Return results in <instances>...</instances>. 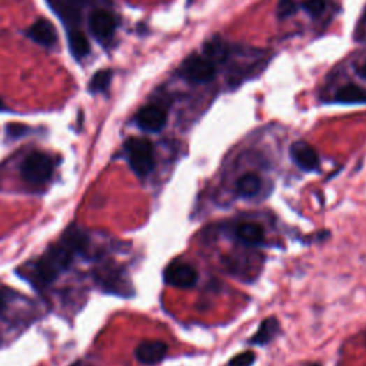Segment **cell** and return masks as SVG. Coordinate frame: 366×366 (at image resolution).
<instances>
[{"label":"cell","instance_id":"obj_1","mask_svg":"<svg viewBox=\"0 0 366 366\" xmlns=\"http://www.w3.org/2000/svg\"><path fill=\"white\" fill-rule=\"evenodd\" d=\"M89 239L76 226H71L56 245L50 247L43 256L24 270V277L35 286L45 288L59 278L72 265L75 255L87 249Z\"/></svg>","mask_w":366,"mask_h":366},{"label":"cell","instance_id":"obj_2","mask_svg":"<svg viewBox=\"0 0 366 366\" xmlns=\"http://www.w3.org/2000/svg\"><path fill=\"white\" fill-rule=\"evenodd\" d=\"M128 162L138 177H146L155 169V149L149 139L131 138L125 142Z\"/></svg>","mask_w":366,"mask_h":366},{"label":"cell","instance_id":"obj_3","mask_svg":"<svg viewBox=\"0 0 366 366\" xmlns=\"http://www.w3.org/2000/svg\"><path fill=\"white\" fill-rule=\"evenodd\" d=\"M218 66L207 59L205 54H192L183 60L177 73L182 79L189 83L200 85L213 80L217 76Z\"/></svg>","mask_w":366,"mask_h":366},{"label":"cell","instance_id":"obj_4","mask_svg":"<svg viewBox=\"0 0 366 366\" xmlns=\"http://www.w3.org/2000/svg\"><path fill=\"white\" fill-rule=\"evenodd\" d=\"M22 177L32 183V185H42L47 182L54 170V162L50 156L42 152H34L22 163Z\"/></svg>","mask_w":366,"mask_h":366},{"label":"cell","instance_id":"obj_5","mask_svg":"<svg viewBox=\"0 0 366 366\" xmlns=\"http://www.w3.org/2000/svg\"><path fill=\"white\" fill-rule=\"evenodd\" d=\"M165 282L179 289H189L198 282V272L189 263L173 262L165 270Z\"/></svg>","mask_w":366,"mask_h":366},{"label":"cell","instance_id":"obj_6","mask_svg":"<svg viewBox=\"0 0 366 366\" xmlns=\"http://www.w3.org/2000/svg\"><path fill=\"white\" fill-rule=\"evenodd\" d=\"M135 122L142 131L156 133L165 128L168 122V113L159 105H146L136 113Z\"/></svg>","mask_w":366,"mask_h":366},{"label":"cell","instance_id":"obj_7","mask_svg":"<svg viewBox=\"0 0 366 366\" xmlns=\"http://www.w3.org/2000/svg\"><path fill=\"white\" fill-rule=\"evenodd\" d=\"M117 27L116 16L108 9H96L89 16V29L99 42L109 41Z\"/></svg>","mask_w":366,"mask_h":366},{"label":"cell","instance_id":"obj_8","mask_svg":"<svg viewBox=\"0 0 366 366\" xmlns=\"http://www.w3.org/2000/svg\"><path fill=\"white\" fill-rule=\"evenodd\" d=\"M49 3L65 24H71V29H76L75 26L80 20L82 9L90 5L92 0H49Z\"/></svg>","mask_w":366,"mask_h":366},{"label":"cell","instance_id":"obj_9","mask_svg":"<svg viewBox=\"0 0 366 366\" xmlns=\"http://www.w3.org/2000/svg\"><path fill=\"white\" fill-rule=\"evenodd\" d=\"M291 158L292 161L303 170H318L319 169V155L316 149L308 142L298 140L291 146Z\"/></svg>","mask_w":366,"mask_h":366},{"label":"cell","instance_id":"obj_10","mask_svg":"<svg viewBox=\"0 0 366 366\" xmlns=\"http://www.w3.org/2000/svg\"><path fill=\"white\" fill-rule=\"evenodd\" d=\"M26 36L43 47H53L57 43L56 27L47 19H38L32 26L27 27Z\"/></svg>","mask_w":366,"mask_h":366},{"label":"cell","instance_id":"obj_11","mask_svg":"<svg viewBox=\"0 0 366 366\" xmlns=\"http://www.w3.org/2000/svg\"><path fill=\"white\" fill-rule=\"evenodd\" d=\"M168 345L162 341H143L136 348V359L143 365H156L168 353Z\"/></svg>","mask_w":366,"mask_h":366},{"label":"cell","instance_id":"obj_12","mask_svg":"<svg viewBox=\"0 0 366 366\" xmlns=\"http://www.w3.org/2000/svg\"><path fill=\"white\" fill-rule=\"evenodd\" d=\"M203 54L210 59L213 64L217 66L226 64L228 60L230 59L232 54V47L229 43H226L224 39L221 38H215L212 39L210 42H207L203 47Z\"/></svg>","mask_w":366,"mask_h":366},{"label":"cell","instance_id":"obj_13","mask_svg":"<svg viewBox=\"0 0 366 366\" xmlns=\"http://www.w3.org/2000/svg\"><path fill=\"white\" fill-rule=\"evenodd\" d=\"M236 237L247 247H258L265 239V230L259 224L245 222L236 228Z\"/></svg>","mask_w":366,"mask_h":366},{"label":"cell","instance_id":"obj_14","mask_svg":"<svg viewBox=\"0 0 366 366\" xmlns=\"http://www.w3.org/2000/svg\"><path fill=\"white\" fill-rule=\"evenodd\" d=\"M333 101L337 103H344V105H356V103L366 105V89L355 83L344 85L342 87L338 89Z\"/></svg>","mask_w":366,"mask_h":366},{"label":"cell","instance_id":"obj_15","mask_svg":"<svg viewBox=\"0 0 366 366\" xmlns=\"http://www.w3.org/2000/svg\"><path fill=\"white\" fill-rule=\"evenodd\" d=\"M262 188V179L256 173H245L236 180V193L240 198H255Z\"/></svg>","mask_w":366,"mask_h":366},{"label":"cell","instance_id":"obj_16","mask_svg":"<svg viewBox=\"0 0 366 366\" xmlns=\"http://www.w3.org/2000/svg\"><path fill=\"white\" fill-rule=\"evenodd\" d=\"M68 43H69L71 53L76 60H82L90 53L89 39L79 29L68 30Z\"/></svg>","mask_w":366,"mask_h":366},{"label":"cell","instance_id":"obj_17","mask_svg":"<svg viewBox=\"0 0 366 366\" xmlns=\"http://www.w3.org/2000/svg\"><path fill=\"white\" fill-rule=\"evenodd\" d=\"M279 329H281V326H279V322H278L277 318L265 319L261 323L258 332L252 337L251 344H254V345H266V344H269L279 333Z\"/></svg>","mask_w":366,"mask_h":366},{"label":"cell","instance_id":"obj_18","mask_svg":"<svg viewBox=\"0 0 366 366\" xmlns=\"http://www.w3.org/2000/svg\"><path fill=\"white\" fill-rule=\"evenodd\" d=\"M112 78H113V72L110 69H103L96 72L94 76H92L87 86L90 94H103V92L109 89L112 83Z\"/></svg>","mask_w":366,"mask_h":366},{"label":"cell","instance_id":"obj_19","mask_svg":"<svg viewBox=\"0 0 366 366\" xmlns=\"http://www.w3.org/2000/svg\"><path fill=\"white\" fill-rule=\"evenodd\" d=\"M300 8L308 15L318 17L326 9V0H305V2L300 3Z\"/></svg>","mask_w":366,"mask_h":366},{"label":"cell","instance_id":"obj_20","mask_svg":"<svg viewBox=\"0 0 366 366\" xmlns=\"http://www.w3.org/2000/svg\"><path fill=\"white\" fill-rule=\"evenodd\" d=\"M299 9V5L296 0H279L278 3V16L279 19H288L293 16Z\"/></svg>","mask_w":366,"mask_h":366},{"label":"cell","instance_id":"obj_21","mask_svg":"<svg viewBox=\"0 0 366 366\" xmlns=\"http://www.w3.org/2000/svg\"><path fill=\"white\" fill-rule=\"evenodd\" d=\"M256 355L252 351H245L229 360L228 366H252L255 363Z\"/></svg>","mask_w":366,"mask_h":366},{"label":"cell","instance_id":"obj_22","mask_svg":"<svg viewBox=\"0 0 366 366\" xmlns=\"http://www.w3.org/2000/svg\"><path fill=\"white\" fill-rule=\"evenodd\" d=\"M6 302H8V299H6V293H5L2 289H0V314H2V312L5 311V308H6Z\"/></svg>","mask_w":366,"mask_h":366},{"label":"cell","instance_id":"obj_23","mask_svg":"<svg viewBox=\"0 0 366 366\" xmlns=\"http://www.w3.org/2000/svg\"><path fill=\"white\" fill-rule=\"evenodd\" d=\"M359 76L363 79V80H366V62L362 65V68L359 69Z\"/></svg>","mask_w":366,"mask_h":366},{"label":"cell","instance_id":"obj_24","mask_svg":"<svg viewBox=\"0 0 366 366\" xmlns=\"http://www.w3.org/2000/svg\"><path fill=\"white\" fill-rule=\"evenodd\" d=\"M6 108H5V103H3V101L2 99H0V110H5Z\"/></svg>","mask_w":366,"mask_h":366},{"label":"cell","instance_id":"obj_25","mask_svg":"<svg viewBox=\"0 0 366 366\" xmlns=\"http://www.w3.org/2000/svg\"><path fill=\"white\" fill-rule=\"evenodd\" d=\"M73 366H89V365L85 363V362H78V363H75Z\"/></svg>","mask_w":366,"mask_h":366},{"label":"cell","instance_id":"obj_26","mask_svg":"<svg viewBox=\"0 0 366 366\" xmlns=\"http://www.w3.org/2000/svg\"><path fill=\"white\" fill-rule=\"evenodd\" d=\"M309 366H321V365H318V363H314V365H309Z\"/></svg>","mask_w":366,"mask_h":366},{"label":"cell","instance_id":"obj_27","mask_svg":"<svg viewBox=\"0 0 366 366\" xmlns=\"http://www.w3.org/2000/svg\"><path fill=\"white\" fill-rule=\"evenodd\" d=\"M365 345H366V333H365Z\"/></svg>","mask_w":366,"mask_h":366}]
</instances>
